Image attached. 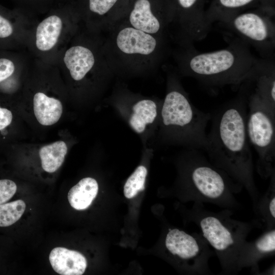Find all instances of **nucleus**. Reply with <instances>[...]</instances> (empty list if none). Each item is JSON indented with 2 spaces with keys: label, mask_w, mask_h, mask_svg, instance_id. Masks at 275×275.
I'll use <instances>...</instances> for the list:
<instances>
[{
  "label": "nucleus",
  "mask_w": 275,
  "mask_h": 275,
  "mask_svg": "<svg viewBox=\"0 0 275 275\" xmlns=\"http://www.w3.org/2000/svg\"><path fill=\"white\" fill-rule=\"evenodd\" d=\"M246 96L240 87L235 99L211 115L212 123L204 149L214 167L238 186L246 189L254 207L260 196L246 133Z\"/></svg>",
  "instance_id": "nucleus-1"
},
{
  "label": "nucleus",
  "mask_w": 275,
  "mask_h": 275,
  "mask_svg": "<svg viewBox=\"0 0 275 275\" xmlns=\"http://www.w3.org/2000/svg\"><path fill=\"white\" fill-rule=\"evenodd\" d=\"M180 72L204 85L240 86L262 60L251 53L249 45L238 38L226 48L200 52L193 45L177 46L172 51Z\"/></svg>",
  "instance_id": "nucleus-2"
},
{
  "label": "nucleus",
  "mask_w": 275,
  "mask_h": 275,
  "mask_svg": "<svg viewBox=\"0 0 275 275\" xmlns=\"http://www.w3.org/2000/svg\"><path fill=\"white\" fill-rule=\"evenodd\" d=\"M102 34L104 52L113 71L154 69L171 51L169 38L147 33L122 19Z\"/></svg>",
  "instance_id": "nucleus-3"
},
{
  "label": "nucleus",
  "mask_w": 275,
  "mask_h": 275,
  "mask_svg": "<svg viewBox=\"0 0 275 275\" xmlns=\"http://www.w3.org/2000/svg\"><path fill=\"white\" fill-rule=\"evenodd\" d=\"M233 211L224 209L219 212L207 210L203 203L194 202L187 211L188 219L201 230V233L218 258L222 274H235L249 242L246 238L254 225L231 217Z\"/></svg>",
  "instance_id": "nucleus-4"
},
{
  "label": "nucleus",
  "mask_w": 275,
  "mask_h": 275,
  "mask_svg": "<svg viewBox=\"0 0 275 275\" xmlns=\"http://www.w3.org/2000/svg\"><path fill=\"white\" fill-rule=\"evenodd\" d=\"M31 28L26 50L31 57L56 65L58 59L81 24L74 1L56 4Z\"/></svg>",
  "instance_id": "nucleus-5"
},
{
  "label": "nucleus",
  "mask_w": 275,
  "mask_h": 275,
  "mask_svg": "<svg viewBox=\"0 0 275 275\" xmlns=\"http://www.w3.org/2000/svg\"><path fill=\"white\" fill-rule=\"evenodd\" d=\"M184 180L187 200L214 204L231 211L240 208L234 194L241 188L197 149H192L189 153Z\"/></svg>",
  "instance_id": "nucleus-6"
},
{
  "label": "nucleus",
  "mask_w": 275,
  "mask_h": 275,
  "mask_svg": "<svg viewBox=\"0 0 275 275\" xmlns=\"http://www.w3.org/2000/svg\"><path fill=\"white\" fill-rule=\"evenodd\" d=\"M169 76V90L161 111L162 124L176 131L179 138L192 149H204L207 142L206 128L211 114L193 105L179 86L175 75Z\"/></svg>",
  "instance_id": "nucleus-7"
},
{
  "label": "nucleus",
  "mask_w": 275,
  "mask_h": 275,
  "mask_svg": "<svg viewBox=\"0 0 275 275\" xmlns=\"http://www.w3.org/2000/svg\"><path fill=\"white\" fill-rule=\"evenodd\" d=\"M247 99L246 129L249 141L258 155L257 170L264 178L275 173V114L242 86Z\"/></svg>",
  "instance_id": "nucleus-8"
},
{
  "label": "nucleus",
  "mask_w": 275,
  "mask_h": 275,
  "mask_svg": "<svg viewBox=\"0 0 275 275\" xmlns=\"http://www.w3.org/2000/svg\"><path fill=\"white\" fill-rule=\"evenodd\" d=\"M164 245L168 253L178 258L190 274H212L208 261L215 253L201 233H188L178 228H169Z\"/></svg>",
  "instance_id": "nucleus-9"
},
{
  "label": "nucleus",
  "mask_w": 275,
  "mask_h": 275,
  "mask_svg": "<svg viewBox=\"0 0 275 275\" xmlns=\"http://www.w3.org/2000/svg\"><path fill=\"white\" fill-rule=\"evenodd\" d=\"M219 23L238 39L253 46L264 59L273 60L275 46L274 22L257 13L248 12Z\"/></svg>",
  "instance_id": "nucleus-10"
},
{
  "label": "nucleus",
  "mask_w": 275,
  "mask_h": 275,
  "mask_svg": "<svg viewBox=\"0 0 275 275\" xmlns=\"http://www.w3.org/2000/svg\"><path fill=\"white\" fill-rule=\"evenodd\" d=\"M173 18V9L169 0H131L122 19L134 28L170 39Z\"/></svg>",
  "instance_id": "nucleus-11"
},
{
  "label": "nucleus",
  "mask_w": 275,
  "mask_h": 275,
  "mask_svg": "<svg viewBox=\"0 0 275 275\" xmlns=\"http://www.w3.org/2000/svg\"><path fill=\"white\" fill-rule=\"evenodd\" d=\"M131 0H74L81 24L88 30L103 34L123 18Z\"/></svg>",
  "instance_id": "nucleus-12"
},
{
  "label": "nucleus",
  "mask_w": 275,
  "mask_h": 275,
  "mask_svg": "<svg viewBox=\"0 0 275 275\" xmlns=\"http://www.w3.org/2000/svg\"><path fill=\"white\" fill-rule=\"evenodd\" d=\"M37 19L18 8L9 9L0 4V49L26 50L31 28Z\"/></svg>",
  "instance_id": "nucleus-13"
},
{
  "label": "nucleus",
  "mask_w": 275,
  "mask_h": 275,
  "mask_svg": "<svg viewBox=\"0 0 275 275\" xmlns=\"http://www.w3.org/2000/svg\"><path fill=\"white\" fill-rule=\"evenodd\" d=\"M240 85L275 114V71L272 60H262Z\"/></svg>",
  "instance_id": "nucleus-14"
},
{
  "label": "nucleus",
  "mask_w": 275,
  "mask_h": 275,
  "mask_svg": "<svg viewBox=\"0 0 275 275\" xmlns=\"http://www.w3.org/2000/svg\"><path fill=\"white\" fill-rule=\"evenodd\" d=\"M32 57L26 50L0 49V87L5 91L15 90L19 78L25 74Z\"/></svg>",
  "instance_id": "nucleus-15"
},
{
  "label": "nucleus",
  "mask_w": 275,
  "mask_h": 275,
  "mask_svg": "<svg viewBox=\"0 0 275 275\" xmlns=\"http://www.w3.org/2000/svg\"><path fill=\"white\" fill-rule=\"evenodd\" d=\"M275 253V229L264 233L256 240L249 242L246 252L240 264L241 269L251 267V272L260 273L258 262L263 258L272 256Z\"/></svg>",
  "instance_id": "nucleus-16"
},
{
  "label": "nucleus",
  "mask_w": 275,
  "mask_h": 275,
  "mask_svg": "<svg viewBox=\"0 0 275 275\" xmlns=\"http://www.w3.org/2000/svg\"><path fill=\"white\" fill-rule=\"evenodd\" d=\"M49 260L53 270L61 275H81L87 266V260L81 253L63 247L53 249Z\"/></svg>",
  "instance_id": "nucleus-17"
},
{
  "label": "nucleus",
  "mask_w": 275,
  "mask_h": 275,
  "mask_svg": "<svg viewBox=\"0 0 275 275\" xmlns=\"http://www.w3.org/2000/svg\"><path fill=\"white\" fill-rule=\"evenodd\" d=\"M33 102L35 116L41 125H52L60 119L63 105L60 99L38 90L33 95Z\"/></svg>",
  "instance_id": "nucleus-18"
},
{
  "label": "nucleus",
  "mask_w": 275,
  "mask_h": 275,
  "mask_svg": "<svg viewBox=\"0 0 275 275\" xmlns=\"http://www.w3.org/2000/svg\"><path fill=\"white\" fill-rule=\"evenodd\" d=\"M270 183L266 193L259 197L254 212L257 218L255 226L259 225L264 231L274 228L275 226V173L270 177Z\"/></svg>",
  "instance_id": "nucleus-19"
},
{
  "label": "nucleus",
  "mask_w": 275,
  "mask_h": 275,
  "mask_svg": "<svg viewBox=\"0 0 275 275\" xmlns=\"http://www.w3.org/2000/svg\"><path fill=\"white\" fill-rule=\"evenodd\" d=\"M98 191L96 180L86 177L71 188L68 194V200L72 208L78 210H84L91 205Z\"/></svg>",
  "instance_id": "nucleus-20"
},
{
  "label": "nucleus",
  "mask_w": 275,
  "mask_h": 275,
  "mask_svg": "<svg viewBox=\"0 0 275 275\" xmlns=\"http://www.w3.org/2000/svg\"><path fill=\"white\" fill-rule=\"evenodd\" d=\"M129 124L136 132L142 133L148 124L152 123L157 115V105L150 99H142L136 102L132 107Z\"/></svg>",
  "instance_id": "nucleus-21"
},
{
  "label": "nucleus",
  "mask_w": 275,
  "mask_h": 275,
  "mask_svg": "<svg viewBox=\"0 0 275 275\" xmlns=\"http://www.w3.org/2000/svg\"><path fill=\"white\" fill-rule=\"evenodd\" d=\"M67 152L66 144L59 141L42 147L39 152L43 169L53 173L63 164Z\"/></svg>",
  "instance_id": "nucleus-22"
},
{
  "label": "nucleus",
  "mask_w": 275,
  "mask_h": 275,
  "mask_svg": "<svg viewBox=\"0 0 275 275\" xmlns=\"http://www.w3.org/2000/svg\"><path fill=\"white\" fill-rule=\"evenodd\" d=\"M25 207V203L22 200L0 204V227L15 223L23 214Z\"/></svg>",
  "instance_id": "nucleus-23"
},
{
  "label": "nucleus",
  "mask_w": 275,
  "mask_h": 275,
  "mask_svg": "<svg viewBox=\"0 0 275 275\" xmlns=\"http://www.w3.org/2000/svg\"><path fill=\"white\" fill-rule=\"evenodd\" d=\"M16 8L30 16L38 18V16L44 15L56 3L54 0H12Z\"/></svg>",
  "instance_id": "nucleus-24"
},
{
  "label": "nucleus",
  "mask_w": 275,
  "mask_h": 275,
  "mask_svg": "<svg viewBox=\"0 0 275 275\" xmlns=\"http://www.w3.org/2000/svg\"><path fill=\"white\" fill-rule=\"evenodd\" d=\"M147 169L143 166L138 167L127 180L124 186V194L127 199L135 197L140 191L145 189Z\"/></svg>",
  "instance_id": "nucleus-25"
},
{
  "label": "nucleus",
  "mask_w": 275,
  "mask_h": 275,
  "mask_svg": "<svg viewBox=\"0 0 275 275\" xmlns=\"http://www.w3.org/2000/svg\"><path fill=\"white\" fill-rule=\"evenodd\" d=\"M17 190L16 183L9 179L0 180V204L9 201Z\"/></svg>",
  "instance_id": "nucleus-26"
},
{
  "label": "nucleus",
  "mask_w": 275,
  "mask_h": 275,
  "mask_svg": "<svg viewBox=\"0 0 275 275\" xmlns=\"http://www.w3.org/2000/svg\"><path fill=\"white\" fill-rule=\"evenodd\" d=\"M253 0H219L222 6L227 9L240 8L252 2Z\"/></svg>",
  "instance_id": "nucleus-27"
},
{
  "label": "nucleus",
  "mask_w": 275,
  "mask_h": 275,
  "mask_svg": "<svg viewBox=\"0 0 275 275\" xmlns=\"http://www.w3.org/2000/svg\"><path fill=\"white\" fill-rule=\"evenodd\" d=\"M12 118V114L10 111L0 107V130L11 124Z\"/></svg>",
  "instance_id": "nucleus-28"
},
{
  "label": "nucleus",
  "mask_w": 275,
  "mask_h": 275,
  "mask_svg": "<svg viewBox=\"0 0 275 275\" xmlns=\"http://www.w3.org/2000/svg\"><path fill=\"white\" fill-rule=\"evenodd\" d=\"M74 1V0H54L56 3L57 4L69 3Z\"/></svg>",
  "instance_id": "nucleus-29"
}]
</instances>
